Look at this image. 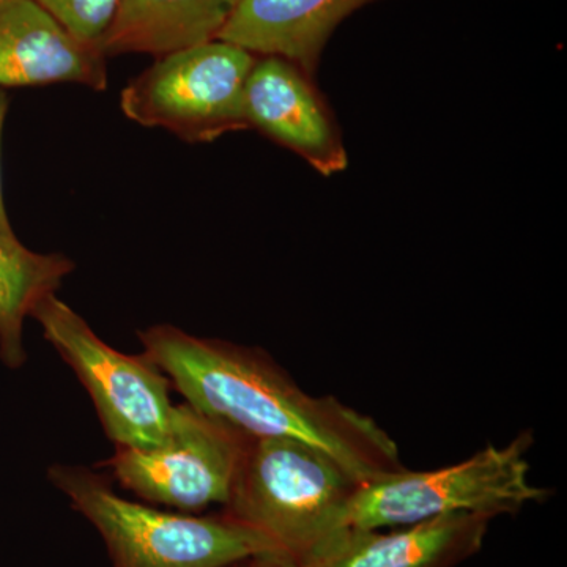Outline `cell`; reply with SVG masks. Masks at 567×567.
<instances>
[{"instance_id":"2","label":"cell","mask_w":567,"mask_h":567,"mask_svg":"<svg viewBox=\"0 0 567 567\" xmlns=\"http://www.w3.org/2000/svg\"><path fill=\"white\" fill-rule=\"evenodd\" d=\"M360 484L315 446L297 440L249 439L223 511L301 565L341 529Z\"/></svg>"},{"instance_id":"7","label":"cell","mask_w":567,"mask_h":567,"mask_svg":"<svg viewBox=\"0 0 567 567\" xmlns=\"http://www.w3.org/2000/svg\"><path fill=\"white\" fill-rule=\"evenodd\" d=\"M248 442L249 436L185 402L175 406L166 442L152 450L115 447L104 465L145 502L196 513L227 505Z\"/></svg>"},{"instance_id":"5","label":"cell","mask_w":567,"mask_h":567,"mask_svg":"<svg viewBox=\"0 0 567 567\" xmlns=\"http://www.w3.org/2000/svg\"><path fill=\"white\" fill-rule=\"evenodd\" d=\"M31 317L87 390L115 447L152 450L166 442L177 405L169 379L147 354L112 349L55 293L43 298Z\"/></svg>"},{"instance_id":"3","label":"cell","mask_w":567,"mask_h":567,"mask_svg":"<svg viewBox=\"0 0 567 567\" xmlns=\"http://www.w3.org/2000/svg\"><path fill=\"white\" fill-rule=\"evenodd\" d=\"M50 481L102 536L114 567H227L279 550L224 511L196 517L134 503L85 466L52 465Z\"/></svg>"},{"instance_id":"15","label":"cell","mask_w":567,"mask_h":567,"mask_svg":"<svg viewBox=\"0 0 567 567\" xmlns=\"http://www.w3.org/2000/svg\"><path fill=\"white\" fill-rule=\"evenodd\" d=\"M227 567H300V565L286 551L270 550L251 555Z\"/></svg>"},{"instance_id":"10","label":"cell","mask_w":567,"mask_h":567,"mask_svg":"<svg viewBox=\"0 0 567 567\" xmlns=\"http://www.w3.org/2000/svg\"><path fill=\"white\" fill-rule=\"evenodd\" d=\"M492 520L453 514L390 532L339 529L300 567H456L481 550Z\"/></svg>"},{"instance_id":"9","label":"cell","mask_w":567,"mask_h":567,"mask_svg":"<svg viewBox=\"0 0 567 567\" xmlns=\"http://www.w3.org/2000/svg\"><path fill=\"white\" fill-rule=\"evenodd\" d=\"M73 82L106 91V55L33 0H0V89Z\"/></svg>"},{"instance_id":"11","label":"cell","mask_w":567,"mask_h":567,"mask_svg":"<svg viewBox=\"0 0 567 567\" xmlns=\"http://www.w3.org/2000/svg\"><path fill=\"white\" fill-rule=\"evenodd\" d=\"M375 0H238L218 40L275 55L312 76L334 29Z\"/></svg>"},{"instance_id":"12","label":"cell","mask_w":567,"mask_h":567,"mask_svg":"<svg viewBox=\"0 0 567 567\" xmlns=\"http://www.w3.org/2000/svg\"><path fill=\"white\" fill-rule=\"evenodd\" d=\"M238 0H118L102 40L104 55L156 58L218 40Z\"/></svg>"},{"instance_id":"16","label":"cell","mask_w":567,"mask_h":567,"mask_svg":"<svg viewBox=\"0 0 567 567\" xmlns=\"http://www.w3.org/2000/svg\"><path fill=\"white\" fill-rule=\"evenodd\" d=\"M7 110H9V100H7V93L0 89V142H2V128L3 121H6ZM0 234L9 235L14 237L13 229L7 216L6 205H3L2 196V177H0Z\"/></svg>"},{"instance_id":"1","label":"cell","mask_w":567,"mask_h":567,"mask_svg":"<svg viewBox=\"0 0 567 567\" xmlns=\"http://www.w3.org/2000/svg\"><path fill=\"white\" fill-rule=\"evenodd\" d=\"M140 339L186 404L249 439L315 446L360 483L405 466L398 443L375 420L333 395L306 393L264 350L199 338L173 324L147 328Z\"/></svg>"},{"instance_id":"4","label":"cell","mask_w":567,"mask_h":567,"mask_svg":"<svg viewBox=\"0 0 567 567\" xmlns=\"http://www.w3.org/2000/svg\"><path fill=\"white\" fill-rule=\"evenodd\" d=\"M532 432L506 446L488 445L458 464L429 472L404 468L361 483L342 517L341 529L406 527L453 514L491 518L517 514L550 492L529 481Z\"/></svg>"},{"instance_id":"8","label":"cell","mask_w":567,"mask_h":567,"mask_svg":"<svg viewBox=\"0 0 567 567\" xmlns=\"http://www.w3.org/2000/svg\"><path fill=\"white\" fill-rule=\"evenodd\" d=\"M309 78L286 59H256L245 82V121L328 177L346 169L347 153L338 126Z\"/></svg>"},{"instance_id":"13","label":"cell","mask_w":567,"mask_h":567,"mask_svg":"<svg viewBox=\"0 0 567 567\" xmlns=\"http://www.w3.org/2000/svg\"><path fill=\"white\" fill-rule=\"evenodd\" d=\"M73 270V260L63 254L33 252L17 235L0 234V358L6 365L17 369L24 364L25 317L43 298L55 293Z\"/></svg>"},{"instance_id":"14","label":"cell","mask_w":567,"mask_h":567,"mask_svg":"<svg viewBox=\"0 0 567 567\" xmlns=\"http://www.w3.org/2000/svg\"><path fill=\"white\" fill-rule=\"evenodd\" d=\"M84 43L100 47L114 20L118 0H33Z\"/></svg>"},{"instance_id":"6","label":"cell","mask_w":567,"mask_h":567,"mask_svg":"<svg viewBox=\"0 0 567 567\" xmlns=\"http://www.w3.org/2000/svg\"><path fill=\"white\" fill-rule=\"evenodd\" d=\"M256 55L221 40L158 58L121 95L123 114L188 142L246 128L245 82Z\"/></svg>"}]
</instances>
